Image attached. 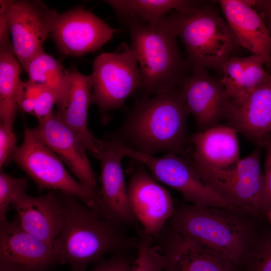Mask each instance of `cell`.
<instances>
[{
  "mask_svg": "<svg viewBox=\"0 0 271 271\" xmlns=\"http://www.w3.org/2000/svg\"><path fill=\"white\" fill-rule=\"evenodd\" d=\"M0 271H11L3 266H0Z\"/></svg>",
  "mask_w": 271,
  "mask_h": 271,
  "instance_id": "obj_38",
  "label": "cell"
},
{
  "mask_svg": "<svg viewBox=\"0 0 271 271\" xmlns=\"http://www.w3.org/2000/svg\"><path fill=\"white\" fill-rule=\"evenodd\" d=\"M165 16L153 23L122 21L129 32L130 48L140 68L145 96L176 89L191 68L181 54L177 37Z\"/></svg>",
  "mask_w": 271,
  "mask_h": 271,
  "instance_id": "obj_3",
  "label": "cell"
},
{
  "mask_svg": "<svg viewBox=\"0 0 271 271\" xmlns=\"http://www.w3.org/2000/svg\"><path fill=\"white\" fill-rule=\"evenodd\" d=\"M101 164L100 187L97 193L95 209L106 219L122 226L134 224L128 200L126 185L121 166L124 156L113 138L95 139Z\"/></svg>",
  "mask_w": 271,
  "mask_h": 271,
  "instance_id": "obj_11",
  "label": "cell"
},
{
  "mask_svg": "<svg viewBox=\"0 0 271 271\" xmlns=\"http://www.w3.org/2000/svg\"><path fill=\"white\" fill-rule=\"evenodd\" d=\"M93 84L91 75H84L76 70L70 71L68 92L63 103L56 112L60 119L80 138L87 151L97 159L95 138L89 130L87 115L92 102Z\"/></svg>",
  "mask_w": 271,
  "mask_h": 271,
  "instance_id": "obj_22",
  "label": "cell"
},
{
  "mask_svg": "<svg viewBox=\"0 0 271 271\" xmlns=\"http://www.w3.org/2000/svg\"><path fill=\"white\" fill-rule=\"evenodd\" d=\"M43 88L29 80H22L17 95L18 108L23 112L33 115L35 101Z\"/></svg>",
  "mask_w": 271,
  "mask_h": 271,
  "instance_id": "obj_30",
  "label": "cell"
},
{
  "mask_svg": "<svg viewBox=\"0 0 271 271\" xmlns=\"http://www.w3.org/2000/svg\"><path fill=\"white\" fill-rule=\"evenodd\" d=\"M29 80L55 93L57 107L64 102L69 88L70 71L44 52L32 59L24 68Z\"/></svg>",
  "mask_w": 271,
  "mask_h": 271,
  "instance_id": "obj_24",
  "label": "cell"
},
{
  "mask_svg": "<svg viewBox=\"0 0 271 271\" xmlns=\"http://www.w3.org/2000/svg\"><path fill=\"white\" fill-rule=\"evenodd\" d=\"M35 134L64 163L78 181L98 192L87 148L79 136L64 123L56 112L32 128Z\"/></svg>",
  "mask_w": 271,
  "mask_h": 271,
  "instance_id": "obj_16",
  "label": "cell"
},
{
  "mask_svg": "<svg viewBox=\"0 0 271 271\" xmlns=\"http://www.w3.org/2000/svg\"><path fill=\"white\" fill-rule=\"evenodd\" d=\"M53 191L37 197L25 192L11 204L22 227L52 247L63 225L61 202Z\"/></svg>",
  "mask_w": 271,
  "mask_h": 271,
  "instance_id": "obj_19",
  "label": "cell"
},
{
  "mask_svg": "<svg viewBox=\"0 0 271 271\" xmlns=\"http://www.w3.org/2000/svg\"><path fill=\"white\" fill-rule=\"evenodd\" d=\"M57 102L56 94L44 88L35 101L33 115L39 122L45 120L53 114V108Z\"/></svg>",
  "mask_w": 271,
  "mask_h": 271,
  "instance_id": "obj_33",
  "label": "cell"
},
{
  "mask_svg": "<svg viewBox=\"0 0 271 271\" xmlns=\"http://www.w3.org/2000/svg\"><path fill=\"white\" fill-rule=\"evenodd\" d=\"M115 31L91 11L79 8L57 14L50 35L63 55L78 57L100 49Z\"/></svg>",
  "mask_w": 271,
  "mask_h": 271,
  "instance_id": "obj_12",
  "label": "cell"
},
{
  "mask_svg": "<svg viewBox=\"0 0 271 271\" xmlns=\"http://www.w3.org/2000/svg\"><path fill=\"white\" fill-rule=\"evenodd\" d=\"M168 14L165 20L181 39L191 67L221 73L230 54L242 47L226 21L212 6L197 2Z\"/></svg>",
  "mask_w": 271,
  "mask_h": 271,
  "instance_id": "obj_4",
  "label": "cell"
},
{
  "mask_svg": "<svg viewBox=\"0 0 271 271\" xmlns=\"http://www.w3.org/2000/svg\"><path fill=\"white\" fill-rule=\"evenodd\" d=\"M57 263L52 247L25 231L17 215L0 221V266L11 271H49Z\"/></svg>",
  "mask_w": 271,
  "mask_h": 271,
  "instance_id": "obj_14",
  "label": "cell"
},
{
  "mask_svg": "<svg viewBox=\"0 0 271 271\" xmlns=\"http://www.w3.org/2000/svg\"><path fill=\"white\" fill-rule=\"evenodd\" d=\"M17 138L13 127L0 124V169L11 162L17 151Z\"/></svg>",
  "mask_w": 271,
  "mask_h": 271,
  "instance_id": "obj_31",
  "label": "cell"
},
{
  "mask_svg": "<svg viewBox=\"0 0 271 271\" xmlns=\"http://www.w3.org/2000/svg\"><path fill=\"white\" fill-rule=\"evenodd\" d=\"M28 181L25 178H14L0 169V221L7 220L10 205L20 195L25 193Z\"/></svg>",
  "mask_w": 271,
  "mask_h": 271,
  "instance_id": "obj_29",
  "label": "cell"
},
{
  "mask_svg": "<svg viewBox=\"0 0 271 271\" xmlns=\"http://www.w3.org/2000/svg\"><path fill=\"white\" fill-rule=\"evenodd\" d=\"M230 126L260 146L271 132V85L269 82L251 92L240 103L232 104Z\"/></svg>",
  "mask_w": 271,
  "mask_h": 271,
  "instance_id": "obj_21",
  "label": "cell"
},
{
  "mask_svg": "<svg viewBox=\"0 0 271 271\" xmlns=\"http://www.w3.org/2000/svg\"><path fill=\"white\" fill-rule=\"evenodd\" d=\"M191 68L178 88L189 113L202 131L227 119L232 103L220 80L212 77L204 68Z\"/></svg>",
  "mask_w": 271,
  "mask_h": 271,
  "instance_id": "obj_13",
  "label": "cell"
},
{
  "mask_svg": "<svg viewBox=\"0 0 271 271\" xmlns=\"http://www.w3.org/2000/svg\"><path fill=\"white\" fill-rule=\"evenodd\" d=\"M225 20L243 47L260 57L271 75V38L261 14L251 1H219Z\"/></svg>",
  "mask_w": 271,
  "mask_h": 271,
  "instance_id": "obj_17",
  "label": "cell"
},
{
  "mask_svg": "<svg viewBox=\"0 0 271 271\" xmlns=\"http://www.w3.org/2000/svg\"><path fill=\"white\" fill-rule=\"evenodd\" d=\"M92 102L102 113L122 107L126 99L142 87V76L130 47L103 53L92 64Z\"/></svg>",
  "mask_w": 271,
  "mask_h": 271,
  "instance_id": "obj_9",
  "label": "cell"
},
{
  "mask_svg": "<svg viewBox=\"0 0 271 271\" xmlns=\"http://www.w3.org/2000/svg\"><path fill=\"white\" fill-rule=\"evenodd\" d=\"M124 251L113 253L105 260H100L89 271H129L133 262Z\"/></svg>",
  "mask_w": 271,
  "mask_h": 271,
  "instance_id": "obj_34",
  "label": "cell"
},
{
  "mask_svg": "<svg viewBox=\"0 0 271 271\" xmlns=\"http://www.w3.org/2000/svg\"><path fill=\"white\" fill-rule=\"evenodd\" d=\"M268 216H269V218L271 221V209H270L268 211Z\"/></svg>",
  "mask_w": 271,
  "mask_h": 271,
  "instance_id": "obj_39",
  "label": "cell"
},
{
  "mask_svg": "<svg viewBox=\"0 0 271 271\" xmlns=\"http://www.w3.org/2000/svg\"><path fill=\"white\" fill-rule=\"evenodd\" d=\"M122 20H135L149 23L157 22L171 10H180L197 2L187 0L105 1Z\"/></svg>",
  "mask_w": 271,
  "mask_h": 271,
  "instance_id": "obj_23",
  "label": "cell"
},
{
  "mask_svg": "<svg viewBox=\"0 0 271 271\" xmlns=\"http://www.w3.org/2000/svg\"><path fill=\"white\" fill-rule=\"evenodd\" d=\"M189 114L178 87L152 97L144 96L136 102L113 137L143 154L167 152L183 156L189 140L186 123Z\"/></svg>",
  "mask_w": 271,
  "mask_h": 271,
  "instance_id": "obj_2",
  "label": "cell"
},
{
  "mask_svg": "<svg viewBox=\"0 0 271 271\" xmlns=\"http://www.w3.org/2000/svg\"><path fill=\"white\" fill-rule=\"evenodd\" d=\"M264 67V62L259 56L252 54L244 57L241 99L239 103L253 90L269 82L271 75L265 71Z\"/></svg>",
  "mask_w": 271,
  "mask_h": 271,
  "instance_id": "obj_28",
  "label": "cell"
},
{
  "mask_svg": "<svg viewBox=\"0 0 271 271\" xmlns=\"http://www.w3.org/2000/svg\"><path fill=\"white\" fill-rule=\"evenodd\" d=\"M139 238L138 254L129 271H163L165 257L158 247L153 245V238L142 231Z\"/></svg>",
  "mask_w": 271,
  "mask_h": 271,
  "instance_id": "obj_26",
  "label": "cell"
},
{
  "mask_svg": "<svg viewBox=\"0 0 271 271\" xmlns=\"http://www.w3.org/2000/svg\"><path fill=\"white\" fill-rule=\"evenodd\" d=\"M57 194L63 216L61 230L52 246L57 263L69 264L71 271H86L90 263L108 253L138 249L139 238L127 236L122 226L76 197Z\"/></svg>",
  "mask_w": 271,
  "mask_h": 271,
  "instance_id": "obj_1",
  "label": "cell"
},
{
  "mask_svg": "<svg viewBox=\"0 0 271 271\" xmlns=\"http://www.w3.org/2000/svg\"><path fill=\"white\" fill-rule=\"evenodd\" d=\"M260 150L225 168L214 169L189 163L201 180L236 208L257 212L264 207Z\"/></svg>",
  "mask_w": 271,
  "mask_h": 271,
  "instance_id": "obj_7",
  "label": "cell"
},
{
  "mask_svg": "<svg viewBox=\"0 0 271 271\" xmlns=\"http://www.w3.org/2000/svg\"><path fill=\"white\" fill-rule=\"evenodd\" d=\"M269 83L271 85V75H270V77H269Z\"/></svg>",
  "mask_w": 271,
  "mask_h": 271,
  "instance_id": "obj_40",
  "label": "cell"
},
{
  "mask_svg": "<svg viewBox=\"0 0 271 271\" xmlns=\"http://www.w3.org/2000/svg\"><path fill=\"white\" fill-rule=\"evenodd\" d=\"M127 195L131 211L144 232L157 237L174 210L169 192L144 168H138L131 174Z\"/></svg>",
  "mask_w": 271,
  "mask_h": 271,
  "instance_id": "obj_15",
  "label": "cell"
},
{
  "mask_svg": "<svg viewBox=\"0 0 271 271\" xmlns=\"http://www.w3.org/2000/svg\"><path fill=\"white\" fill-rule=\"evenodd\" d=\"M0 51H8L14 54L12 43L9 39L10 30L7 9V0L0 1Z\"/></svg>",
  "mask_w": 271,
  "mask_h": 271,
  "instance_id": "obj_35",
  "label": "cell"
},
{
  "mask_svg": "<svg viewBox=\"0 0 271 271\" xmlns=\"http://www.w3.org/2000/svg\"><path fill=\"white\" fill-rule=\"evenodd\" d=\"M117 143L124 156L146 166L156 180L179 191L192 205L232 211L237 209L204 183L184 157L174 153H168L162 157H155L134 151L118 141Z\"/></svg>",
  "mask_w": 271,
  "mask_h": 271,
  "instance_id": "obj_8",
  "label": "cell"
},
{
  "mask_svg": "<svg viewBox=\"0 0 271 271\" xmlns=\"http://www.w3.org/2000/svg\"><path fill=\"white\" fill-rule=\"evenodd\" d=\"M169 220L171 230L232 265L244 256L248 229L232 211L187 205L174 208Z\"/></svg>",
  "mask_w": 271,
  "mask_h": 271,
  "instance_id": "obj_5",
  "label": "cell"
},
{
  "mask_svg": "<svg viewBox=\"0 0 271 271\" xmlns=\"http://www.w3.org/2000/svg\"><path fill=\"white\" fill-rule=\"evenodd\" d=\"M237 131L231 126L216 125L199 131L189 139L193 149L183 156L190 163L214 169L225 168L240 158Z\"/></svg>",
  "mask_w": 271,
  "mask_h": 271,
  "instance_id": "obj_20",
  "label": "cell"
},
{
  "mask_svg": "<svg viewBox=\"0 0 271 271\" xmlns=\"http://www.w3.org/2000/svg\"><path fill=\"white\" fill-rule=\"evenodd\" d=\"M253 252L250 271H271V235L263 238Z\"/></svg>",
  "mask_w": 271,
  "mask_h": 271,
  "instance_id": "obj_32",
  "label": "cell"
},
{
  "mask_svg": "<svg viewBox=\"0 0 271 271\" xmlns=\"http://www.w3.org/2000/svg\"><path fill=\"white\" fill-rule=\"evenodd\" d=\"M15 162L36 183L39 191L51 190L74 196L95 209L97 192L75 180L63 162L25 125L22 144L12 156Z\"/></svg>",
  "mask_w": 271,
  "mask_h": 271,
  "instance_id": "obj_6",
  "label": "cell"
},
{
  "mask_svg": "<svg viewBox=\"0 0 271 271\" xmlns=\"http://www.w3.org/2000/svg\"><path fill=\"white\" fill-rule=\"evenodd\" d=\"M243 69L244 57H229L222 69L220 81L233 104L241 101Z\"/></svg>",
  "mask_w": 271,
  "mask_h": 271,
  "instance_id": "obj_27",
  "label": "cell"
},
{
  "mask_svg": "<svg viewBox=\"0 0 271 271\" xmlns=\"http://www.w3.org/2000/svg\"><path fill=\"white\" fill-rule=\"evenodd\" d=\"M266 147V155L265 162L263 177V190L265 210L271 209V141L265 146Z\"/></svg>",
  "mask_w": 271,
  "mask_h": 271,
  "instance_id": "obj_36",
  "label": "cell"
},
{
  "mask_svg": "<svg viewBox=\"0 0 271 271\" xmlns=\"http://www.w3.org/2000/svg\"><path fill=\"white\" fill-rule=\"evenodd\" d=\"M7 14L14 55L25 68L44 52L58 14L40 1H8Z\"/></svg>",
  "mask_w": 271,
  "mask_h": 271,
  "instance_id": "obj_10",
  "label": "cell"
},
{
  "mask_svg": "<svg viewBox=\"0 0 271 271\" xmlns=\"http://www.w3.org/2000/svg\"><path fill=\"white\" fill-rule=\"evenodd\" d=\"M165 271H233L232 264L198 243L164 228L155 237Z\"/></svg>",
  "mask_w": 271,
  "mask_h": 271,
  "instance_id": "obj_18",
  "label": "cell"
},
{
  "mask_svg": "<svg viewBox=\"0 0 271 271\" xmlns=\"http://www.w3.org/2000/svg\"><path fill=\"white\" fill-rule=\"evenodd\" d=\"M253 7L263 18L271 38V0L253 1Z\"/></svg>",
  "mask_w": 271,
  "mask_h": 271,
  "instance_id": "obj_37",
  "label": "cell"
},
{
  "mask_svg": "<svg viewBox=\"0 0 271 271\" xmlns=\"http://www.w3.org/2000/svg\"><path fill=\"white\" fill-rule=\"evenodd\" d=\"M21 68L14 54L0 51V120L1 123L13 127L18 108L17 95Z\"/></svg>",
  "mask_w": 271,
  "mask_h": 271,
  "instance_id": "obj_25",
  "label": "cell"
}]
</instances>
